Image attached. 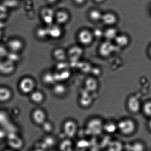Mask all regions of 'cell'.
<instances>
[{
    "label": "cell",
    "mask_w": 151,
    "mask_h": 151,
    "mask_svg": "<svg viewBox=\"0 0 151 151\" xmlns=\"http://www.w3.org/2000/svg\"><path fill=\"white\" fill-rule=\"evenodd\" d=\"M117 129L122 135L129 136L134 134L137 129L135 121L130 118H125L121 120L117 124Z\"/></svg>",
    "instance_id": "1"
},
{
    "label": "cell",
    "mask_w": 151,
    "mask_h": 151,
    "mask_svg": "<svg viewBox=\"0 0 151 151\" xmlns=\"http://www.w3.org/2000/svg\"><path fill=\"white\" fill-rule=\"evenodd\" d=\"M104 122L100 118H93L87 122L86 130L88 134L92 135H98L104 131Z\"/></svg>",
    "instance_id": "2"
},
{
    "label": "cell",
    "mask_w": 151,
    "mask_h": 151,
    "mask_svg": "<svg viewBox=\"0 0 151 151\" xmlns=\"http://www.w3.org/2000/svg\"><path fill=\"white\" fill-rule=\"evenodd\" d=\"M55 13L54 9L50 6H44L40 10V17L44 25L48 26L55 23Z\"/></svg>",
    "instance_id": "3"
},
{
    "label": "cell",
    "mask_w": 151,
    "mask_h": 151,
    "mask_svg": "<svg viewBox=\"0 0 151 151\" xmlns=\"http://www.w3.org/2000/svg\"><path fill=\"white\" fill-rule=\"evenodd\" d=\"M25 47L24 42L18 37L10 38L6 44V48L10 52L20 54Z\"/></svg>",
    "instance_id": "4"
},
{
    "label": "cell",
    "mask_w": 151,
    "mask_h": 151,
    "mask_svg": "<svg viewBox=\"0 0 151 151\" xmlns=\"http://www.w3.org/2000/svg\"><path fill=\"white\" fill-rule=\"evenodd\" d=\"M77 38L81 45L87 46L92 43L94 39L92 31L87 29H83L78 31Z\"/></svg>",
    "instance_id": "5"
},
{
    "label": "cell",
    "mask_w": 151,
    "mask_h": 151,
    "mask_svg": "<svg viewBox=\"0 0 151 151\" xmlns=\"http://www.w3.org/2000/svg\"><path fill=\"white\" fill-rule=\"evenodd\" d=\"M35 81L29 77H26L21 80L19 83L20 91L24 94H31L34 91L35 87Z\"/></svg>",
    "instance_id": "6"
},
{
    "label": "cell",
    "mask_w": 151,
    "mask_h": 151,
    "mask_svg": "<svg viewBox=\"0 0 151 151\" xmlns=\"http://www.w3.org/2000/svg\"><path fill=\"white\" fill-rule=\"evenodd\" d=\"M70 13L65 9H61L55 11V23L63 26L70 21Z\"/></svg>",
    "instance_id": "7"
},
{
    "label": "cell",
    "mask_w": 151,
    "mask_h": 151,
    "mask_svg": "<svg viewBox=\"0 0 151 151\" xmlns=\"http://www.w3.org/2000/svg\"><path fill=\"white\" fill-rule=\"evenodd\" d=\"M63 129L66 137L68 138H72L75 137L78 132V124L73 120H68L63 124Z\"/></svg>",
    "instance_id": "8"
},
{
    "label": "cell",
    "mask_w": 151,
    "mask_h": 151,
    "mask_svg": "<svg viewBox=\"0 0 151 151\" xmlns=\"http://www.w3.org/2000/svg\"><path fill=\"white\" fill-rule=\"evenodd\" d=\"M48 27L49 38L54 40L60 39L64 34L63 26L54 23Z\"/></svg>",
    "instance_id": "9"
},
{
    "label": "cell",
    "mask_w": 151,
    "mask_h": 151,
    "mask_svg": "<svg viewBox=\"0 0 151 151\" xmlns=\"http://www.w3.org/2000/svg\"><path fill=\"white\" fill-rule=\"evenodd\" d=\"M115 45L111 41L106 40L102 43L99 47V54L103 58L109 57L115 51Z\"/></svg>",
    "instance_id": "10"
},
{
    "label": "cell",
    "mask_w": 151,
    "mask_h": 151,
    "mask_svg": "<svg viewBox=\"0 0 151 151\" xmlns=\"http://www.w3.org/2000/svg\"><path fill=\"white\" fill-rule=\"evenodd\" d=\"M127 107L131 113L137 114L142 109V106L139 99L135 96H130L127 101Z\"/></svg>",
    "instance_id": "11"
},
{
    "label": "cell",
    "mask_w": 151,
    "mask_h": 151,
    "mask_svg": "<svg viewBox=\"0 0 151 151\" xmlns=\"http://www.w3.org/2000/svg\"><path fill=\"white\" fill-rule=\"evenodd\" d=\"M7 143L12 149H21L23 145V141L17 134L14 132L9 133L7 136Z\"/></svg>",
    "instance_id": "12"
},
{
    "label": "cell",
    "mask_w": 151,
    "mask_h": 151,
    "mask_svg": "<svg viewBox=\"0 0 151 151\" xmlns=\"http://www.w3.org/2000/svg\"><path fill=\"white\" fill-rule=\"evenodd\" d=\"M101 22L107 27L114 26L118 22V16L112 12H106L103 13Z\"/></svg>",
    "instance_id": "13"
},
{
    "label": "cell",
    "mask_w": 151,
    "mask_h": 151,
    "mask_svg": "<svg viewBox=\"0 0 151 151\" xmlns=\"http://www.w3.org/2000/svg\"><path fill=\"white\" fill-rule=\"evenodd\" d=\"M15 63L8 58L0 61V73L9 75L12 73L15 69Z\"/></svg>",
    "instance_id": "14"
},
{
    "label": "cell",
    "mask_w": 151,
    "mask_h": 151,
    "mask_svg": "<svg viewBox=\"0 0 151 151\" xmlns=\"http://www.w3.org/2000/svg\"><path fill=\"white\" fill-rule=\"evenodd\" d=\"M52 55L54 60L58 63L66 61L68 59L67 50L62 48L55 49Z\"/></svg>",
    "instance_id": "15"
},
{
    "label": "cell",
    "mask_w": 151,
    "mask_h": 151,
    "mask_svg": "<svg viewBox=\"0 0 151 151\" xmlns=\"http://www.w3.org/2000/svg\"><path fill=\"white\" fill-rule=\"evenodd\" d=\"M32 118L35 124L41 125L46 121V115L42 109H35L32 112Z\"/></svg>",
    "instance_id": "16"
},
{
    "label": "cell",
    "mask_w": 151,
    "mask_h": 151,
    "mask_svg": "<svg viewBox=\"0 0 151 151\" xmlns=\"http://www.w3.org/2000/svg\"><path fill=\"white\" fill-rule=\"evenodd\" d=\"M116 46L119 48H124L128 46L130 42L129 37L125 34H118L114 40Z\"/></svg>",
    "instance_id": "17"
},
{
    "label": "cell",
    "mask_w": 151,
    "mask_h": 151,
    "mask_svg": "<svg viewBox=\"0 0 151 151\" xmlns=\"http://www.w3.org/2000/svg\"><path fill=\"white\" fill-rule=\"evenodd\" d=\"M118 34V29L114 26L108 27L107 29L104 31L103 37L106 40L114 41Z\"/></svg>",
    "instance_id": "18"
},
{
    "label": "cell",
    "mask_w": 151,
    "mask_h": 151,
    "mask_svg": "<svg viewBox=\"0 0 151 151\" xmlns=\"http://www.w3.org/2000/svg\"><path fill=\"white\" fill-rule=\"evenodd\" d=\"M35 34L36 37L40 40L45 41L49 38L48 27L45 25L37 27Z\"/></svg>",
    "instance_id": "19"
},
{
    "label": "cell",
    "mask_w": 151,
    "mask_h": 151,
    "mask_svg": "<svg viewBox=\"0 0 151 151\" xmlns=\"http://www.w3.org/2000/svg\"><path fill=\"white\" fill-rule=\"evenodd\" d=\"M98 84V83L96 78L89 77L86 79L84 83L85 90L90 93L95 91L97 89Z\"/></svg>",
    "instance_id": "20"
},
{
    "label": "cell",
    "mask_w": 151,
    "mask_h": 151,
    "mask_svg": "<svg viewBox=\"0 0 151 151\" xmlns=\"http://www.w3.org/2000/svg\"><path fill=\"white\" fill-rule=\"evenodd\" d=\"M103 13L100 10L93 9L90 10L88 13V17L91 22H97L101 21Z\"/></svg>",
    "instance_id": "21"
},
{
    "label": "cell",
    "mask_w": 151,
    "mask_h": 151,
    "mask_svg": "<svg viewBox=\"0 0 151 151\" xmlns=\"http://www.w3.org/2000/svg\"><path fill=\"white\" fill-rule=\"evenodd\" d=\"M90 92L86 91L82 93L79 99V103L81 106L84 107H88L92 103V98Z\"/></svg>",
    "instance_id": "22"
},
{
    "label": "cell",
    "mask_w": 151,
    "mask_h": 151,
    "mask_svg": "<svg viewBox=\"0 0 151 151\" xmlns=\"http://www.w3.org/2000/svg\"><path fill=\"white\" fill-rule=\"evenodd\" d=\"M12 96L11 90L5 87H0V102L7 101Z\"/></svg>",
    "instance_id": "23"
},
{
    "label": "cell",
    "mask_w": 151,
    "mask_h": 151,
    "mask_svg": "<svg viewBox=\"0 0 151 151\" xmlns=\"http://www.w3.org/2000/svg\"><path fill=\"white\" fill-rule=\"evenodd\" d=\"M44 99V94L40 91H34L31 93L30 99L34 103L38 104L41 103L43 101Z\"/></svg>",
    "instance_id": "24"
},
{
    "label": "cell",
    "mask_w": 151,
    "mask_h": 151,
    "mask_svg": "<svg viewBox=\"0 0 151 151\" xmlns=\"http://www.w3.org/2000/svg\"><path fill=\"white\" fill-rule=\"evenodd\" d=\"M53 92L58 96H62L64 95L67 91V88L62 84H56L53 87Z\"/></svg>",
    "instance_id": "25"
},
{
    "label": "cell",
    "mask_w": 151,
    "mask_h": 151,
    "mask_svg": "<svg viewBox=\"0 0 151 151\" xmlns=\"http://www.w3.org/2000/svg\"><path fill=\"white\" fill-rule=\"evenodd\" d=\"M117 129V124L112 122H108L104 123L103 130L109 134H113Z\"/></svg>",
    "instance_id": "26"
},
{
    "label": "cell",
    "mask_w": 151,
    "mask_h": 151,
    "mask_svg": "<svg viewBox=\"0 0 151 151\" xmlns=\"http://www.w3.org/2000/svg\"><path fill=\"white\" fill-rule=\"evenodd\" d=\"M59 148L60 150L63 151H69L72 150L73 148V144L72 142L68 139L63 140L60 143Z\"/></svg>",
    "instance_id": "27"
},
{
    "label": "cell",
    "mask_w": 151,
    "mask_h": 151,
    "mask_svg": "<svg viewBox=\"0 0 151 151\" xmlns=\"http://www.w3.org/2000/svg\"><path fill=\"white\" fill-rule=\"evenodd\" d=\"M43 80L45 84H52L56 81L54 74L47 72L43 76Z\"/></svg>",
    "instance_id": "28"
},
{
    "label": "cell",
    "mask_w": 151,
    "mask_h": 151,
    "mask_svg": "<svg viewBox=\"0 0 151 151\" xmlns=\"http://www.w3.org/2000/svg\"><path fill=\"white\" fill-rule=\"evenodd\" d=\"M142 109L145 116L151 118V101H148L142 106Z\"/></svg>",
    "instance_id": "29"
},
{
    "label": "cell",
    "mask_w": 151,
    "mask_h": 151,
    "mask_svg": "<svg viewBox=\"0 0 151 151\" xmlns=\"http://www.w3.org/2000/svg\"><path fill=\"white\" fill-rule=\"evenodd\" d=\"M42 129L45 132L47 133H51L53 131L54 126L50 121H46L42 124Z\"/></svg>",
    "instance_id": "30"
},
{
    "label": "cell",
    "mask_w": 151,
    "mask_h": 151,
    "mask_svg": "<svg viewBox=\"0 0 151 151\" xmlns=\"http://www.w3.org/2000/svg\"><path fill=\"white\" fill-rule=\"evenodd\" d=\"M43 142L47 147H51L54 145L55 143V140L53 137H47L44 139Z\"/></svg>",
    "instance_id": "31"
},
{
    "label": "cell",
    "mask_w": 151,
    "mask_h": 151,
    "mask_svg": "<svg viewBox=\"0 0 151 151\" xmlns=\"http://www.w3.org/2000/svg\"><path fill=\"white\" fill-rule=\"evenodd\" d=\"M95 38H99L103 37L104 31L99 29H96L92 31Z\"/></svg>",
    "instance_id": "32"
},
{
    "label": "cell",
    "mask_w": 151,
    "mask_h": 151,
    "mask_svg": "<svg viewBox=\"0 0 151 151\" xmlns=\"http://www.w3.org/2000/svg\"><path fill=\"white\" fill-rule=\"evenodd\" d=\"M144 146L142 143H136L133 145V150H144Z\"/></svg>",
    "instance_id": "33"
},
{
    "label": "cell",
    "mask_w": 151,
    "mask_h": 151,
    "mask_svg": "<svg viewBox=\"0 0 151 151\" xmlns=\"http://www.w3.org/2000/svg\"><path fill=\"white\" fill-rule=\"evenodd\" d=\"M72 1L75 5L81 6L85 4L86 0H72Z\"/></svg>",
    "instance_id": "34"
},
{
    "label": "cell",
    "mask_w": 151,
    "mask_h": 151,
    "mask_svg": "<svg viewBox=\"0 0 151 151\" xmlns=\"http://www.w3.org/2000/svg\"><path fill=\"white\" fill-rule=\"evenodd\" d=\"M5 136V134L3 130H0V140L3 139Z\"/></svg>",
    "instance_id": "35"
},
{
    "label": "cell",
    "mask_w": 151,
    "mask_h": 151,
    "mask_svg": "<svg viewBox=\"0 0 151 151\" xmlns=\"http://www.w3.org/2000/svg\"><path fill=\"white\" fill-rule=\"evenodd\" d=\"M148 54L150 57L151 58V45L149 47V48L148 49Z\"/></svg>",
    "instance_id": "36"
},
{
    "label": "cell",
    "mask_w": 151,
    "mask_h": 151,
    "mask_svg": "<svg viewBox=\"0 0 151 151\" xmlns=\"http://www.w3.org/2000/svg\"><path fill=\"white\" fill-rule=\"evenodd\" d=\"M150 118V119L149 121L148 124V126L149 129L151 131V118Z\"/></svg>",
    "instance_id": "37"
},
{
    "label": "cell",
    "mask_w": 151,
    "mask_h": 151,
    "mask_svg": "<svg viewBox=\"0 0 151 151\" xmlns=\"http://www.w3.org/2000/svg\"><path fill=\"white\" fill-rule=\"evenodd\" d=\"M104 0H94V1H95V2H97V3H101L102 2H103Z\"/></svg>",
    "instance_id": "38"
}]
</instances>
